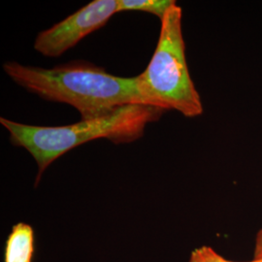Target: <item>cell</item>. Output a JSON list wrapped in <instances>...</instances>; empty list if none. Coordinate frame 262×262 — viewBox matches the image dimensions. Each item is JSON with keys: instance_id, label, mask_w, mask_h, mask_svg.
Masks as SVG:
<instances>
[{"instance_id": "7", "label": "cell", "mask_w": 262, "mask_h": 262, "mask_svg": "<svg viewBox=\"0 0 262 262\" xmlns=\"http://www.w3.org/2000/svg\"><path fill=\"white\" fill-rule=\"evenodd\" d=\"M189 262H235L228 260L213 250L211 247L203 246L190 253ZM249 262V261H247Z\"/></svg>"}, {"instance_id": "1", "label": "cell", "mask_w": 262, "mask_h": 262, "mask_svg": "<svg viewBox=\"0 0 262 262\" xmlns=\"http://www.w3.org/2000/svg\"><path fill=\"white\" fill-rule=\"evenodd\" d=\"M3 70L13 82L39 97L74 107L82 120L100 118L129 104L148 105L137 76L113 75L85 60H72L50 69L7 61Z\"/></svg>"}, {"instance_id": "8", "label": "cell", "mask_w": 262, "mask_h": 262, "mask_svg": "<svg viewBox=\"0 0 262 262\" xmlns=\"http://www.w3.org/2000/svg\"><path fill=\"white\" fill-rule=\"evenodd\" d=\"M253 260H262V228L256 235L253 252Z\"/></svg>"}, {"instance_id": "2", "label": "cell", "mask_w": 262, "mask_h": 262, "mask_svg": "<svg viewBox=\"0 0 262 262\" xmlns=\"http://www.w3.org/2000/svg\"><path fill=\"white\" fill-rule=\"evenodd\" d=\"M165 111L145 104H129L103 117L81 120L60 126H39L0 118L14 146L28 150L38 166L35 187L45 170L58 158L90 141L107 139L128 144L144 136L148 124L158 122Z\"/></svg>"}, {"instance_id": "5", "label": "cell", "mask_w": 262, "mask_h": 262, "mask_svg": "<svg viewBox=\"0 0 262 262\" xmlns=\"http://www.w3.org/2000/svg\"><path fill=\"white\" fill-rule=\"evenodd\" d=\"M34 253V230L31 225L18 223L6 241L4 262H31Z\"/></svg>"}, {"instance_id": "3", "label": "cell", "mask_w": 262, "mask_h": 262, "mask_svg": "<svg viewBox=\"0 0 262 262\" xmlns=\"http://www.w3.org/2000/svg\"><path fill=\"white\" fill-rule=\"evenodd\" d=\"M182 20L183 10L176 4L160 21L155 53L137 79L148 105L195 118L202 115L203 105L187 67Z\"/></svg>"}, {"instance_id": "9", "label": "cell", "mask_w": 262, "mask_h": 262, "mask_svg": "<svg viewBox=\"0 0 262 262\" xmlns=\"http://www.w3.org/2000/svg\"><path fill=\"white\" fill-rule=\"evenodd\" d=\"M249 262H262V260H252V261Z\"/></svg>"}, {"instance_id": "6", "label": "cell", "mask_w": 262, "mask_h": 262, "mask_svg": "<svg viewBox=\"0 0 262 262\" xmlns=\"http://www.w3.org/2000/svg\"><path fill=\"white\" fill-rule=\"evenodd\" d=\"M174 0H118V13L126 11H137L152 14L164 19L169 10L176 5Z\"/></svg>"}, {"instance_id": "4", "label": "cell", "mask_w": 262, "mask_h": 262, "mask_svg": "<svg viewBox=\"0 0 262 262\" xmlns=\"http://www.w3.org/2000/svg\"><path fill=\"white\" fill-rule=\"evenodd\" d=\"M116 13L118 0H94L41 31L34 41V49L48 57L62 56L82 39L104 27Z\"/></svg>"}]
</instances>
